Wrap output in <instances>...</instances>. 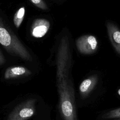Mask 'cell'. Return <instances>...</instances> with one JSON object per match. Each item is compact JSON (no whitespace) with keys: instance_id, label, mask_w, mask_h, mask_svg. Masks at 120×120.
I'll list each match as a JSON object with an SVG mask.
<instances>
[{"instance_id":"4","label":"cell","mask_w":120,"mask_h":120,"mask_svg":"<svg viewBox=\"0 0 120 120\" xmlns=\"http://www.w3.org/2000/svg\"><path fill=\"white\" fill-rule=\"evenodd\" d=\"M50 27V22L45 19H37L33 22L31 29V35L34 38H40L48 32Z\"/></svg>"},{"instance_id":"1","label":"cell","mask_w":120,"mask_h":120,"mask_svg":"<svg viewBox=\"0 0 120 120\" xmlns=\"http://www.w3.org/2000/svg\"><path fill=\"white\" fill-rule=\"evenodd\" d=\"M0 44L11 54L31 61L30 54L17 37L6 26L0 18Z\"/></svg>"},{"instance_id":"3","label":"cell","mask_w":120,"mask_h":120,"mask_svg":"<svg viewBox=\"0 0 120 120\" xmlns=\"http://www.w3.org/2000/svg\"><path fill=\"white\" fill-rule=\"evenodd\" d=\"M76 45L80 52L88 54H91L96 51L98 42L94 36L86 35L80 37L76 40Z\"/></svg>"},{"instance_id":"11","label":"cell","mask_w":120,"mask_h":120,"mask_svg":"<svg viewBox=\"0 0 120 120\" xmlns=\"http://www.w3.org/2000/svg\"><path fill=\"white\" fill-rule=\"evenodd\" d=\"M5 61H6L5 58L0 50V66H1L4 63H5Z\"/></svg>"},{"instance_id":"5","label":"cell","mask_w":120,"mask_h":120,"mask_svg":"<svg viewBox=\"0 0 120 120\" xmlns=\"http://www.w3.org/2000/svg\"><path fill=\"white\" fill-rule=\"evenodd\" d=\"M31 71L23 66H13L8 68L5 72L4 77L5 79L18 78L27 76L31 74Z\"/></svg>"},{"instance_id":"9","label":"cell","mask_w":120,"mask_h":120,"mask_svg":"<svg viewBox=\"0 0 120 120\" xmlns=\"http://www.w3.org/2000/svg\"><path fill=\"white\" fill-rule=\"evenodd\" d=\"M31 3H33L35 6L37 7L43 9V10H46L48 8L45 4V3L44 1L43 0H30Z\"/></svg>"},{"instance_id":"7","label":"cell","mask_w":120,"mask_h":120,"mask_svg":"<svg viewBox=\"0 0 120 120\" xmlns=\"http://www.w3.org/2000/svg\"><path fill=\"white\" fill-rule=\"evenodd\" d=\"M25 13V9L24 7L20 8L15 14L13 18L14 24L16 28H19L21 25Z\"/></svg>"},{"instance_id":"2","label":"cell","mask_w":120,"mask_h":120,"mask_svg":"<svg viewBox=\"0 0 120 120\" xmlns=\"http://www.w3.org/2000/svg\"><path fill=\"white\" fill-rule=\"evenodd\" d=\"M36 99L30 98L17 105L9 114L7 120H27L35 112Z\"/></svg>"},{"instance_id":"8","label":"cell","mask_w":120,"mask_h":120,"mask_svg":"<svg viewBox=\"0 0 120 120\" xmlns=\"http://www.w3.org/2000/svg\"><path fill=\"white\" fill-rule=\"evenodd\" d=\"M91 83H92V82L91 80L89 79H87L84 80L82 82V83L80 86V90L82 93L85 92L89 89L90 86L91 85Z\"/></svg>"},{"instance_id":"12","label":"cell","mask_w":120,"mask_h":120,"mask_svg":"<svg viewBox=\"0 0 120 120\" xmlns=\"http://www.w3.org/2000/svg\"><path fill=\"white\" fill-rule=\"evenodd\" d=\"M118 93H119V94L120 95V89L118 90Z\"/></svg>"},{"instance_id":"6","label":"cell","mask_w":120,"mask_h":120,"mask_svg":"<svg viewBox=\"0 0 120 120\" xmlns=\"http://www.w3.org/2000/svg\"><path fill=\"white\" fill-rule=\"evenodd\" d=\"M106 28L112 44L120 54V30L115 24L110 22H107Z\"/></svg>"},{"instance_id":"10","label":"cell","mask_w":120,"mask_h":120,"mask_svg":"<svg viewBox=\"0 0 120 120\" xmlns=\"http://www.w3.org/2000/svg\"><path fill=\"white\" fill-rule=\"evenodd\" d=\"M105 118H120V108L115 110H113L106 115Z\"/></svg>"}]
</instances>
